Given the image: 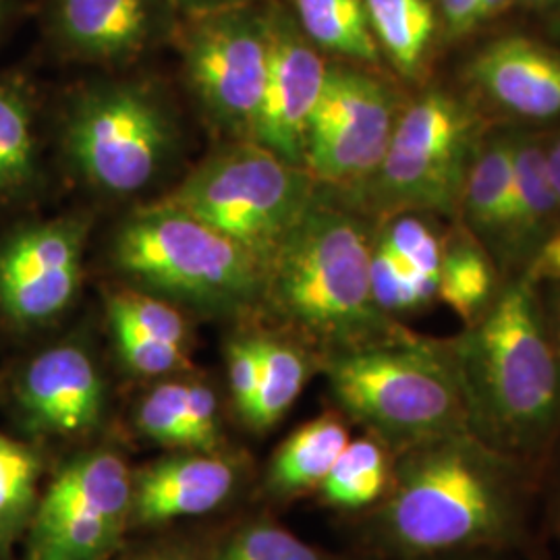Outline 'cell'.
<instances>
[{
	"label": "cell",
	"mask_w": 560,
	"mask_h": 560,
	"mask_svg": "<svg viewBox=\"0 0 560 560\" xmlns=\"http://www.w3.org/2000/svg\"><path fill=\"white\" fill-rule=\"evenodd\" d=\"M260 2H264V0H175L179 13H185L187 18H198V15H208V13L237 9V7H249V4H260Z\"/></svg>",
	"instance_id": "cell-36"
},
{
	"label": "cell",
	"mask_w": 560,
	"mask_h": 560,
	"mask_svg": "<svg viewBox=\"0 0 560 560\" xmlns=\"http://www.w3.org/2000/svg\"><path fill=\"white\" fill-rule=\"evenodd\" d=\"M44 180L38 102L25 75L0 73V212L34 200Z\"/></svg>",
	"instance_id": "cell-19"
},
{
	"label": "cell",
	"mask_w": 560,
	"mask_h": 560,
	"mask_svg": "<svg viewBox=\"0 0 560 560\" xmlns=\"http://www.w3.org/2000/svg\"><path fill=\"white\" fill-rule=\"evenodd\" d=\"M189 20L180 34L187 85L217 129L235 140H249L268 71L266 4Z\"/></svg>",
	"instance_id": "cell-11"
},
{
	"label": "cell",
	"mask_w": 560,
	"mask_h": 560,
	"mask_svg": "<svg viewBox=\"0 0 560 560\" xmlns=\"http://www.w3.org/2000/svg\"><path fill=\"white\" fill-rule=\"evenodd\" d=\"M11 13H13V2L11 0H0V34L4 32L7 23L11 20Z\"/></svg>",
	"instance_id": "cell-43"
},
{
	"label": "cell",
	"mask_w": 560,
	"mask_h": 560,
	"mask_svg": "<svg viewBox=\"0 0 560 560\" xmlns=\"http://www.w3.org/2000/svg\"><path fill=\"white\" fill-rule=\"evenodd\" d=\"M400 110L386 81L355 62H328L307 127L305 168L339 200H351L381 166Z\"/></svg>",
	"instance_id": "cell-9"
},
{
	"label": "cell",
	"mask_w": 560,
	"mask_h": 560,
	"mask_svg": "<svg viewBox=\"0 0 560 560\" xmlns=\"http://www.w3.org/2000/svg\"><path fill=\"white\" fill-rule=\"evenodd\" d=\"M525 272L536 282H560V222Z\"/></svg>",
	"instance_id": "cell-34"
},
{
	"label": "cell",
	"mask_w": 560,
	"mask_h": 560,
	"mask_svg": "<svg viewBox=\"0 0 560 560\" xmlns=\"http://www.w3.org/2000/svg\"><path fill=\"white\" fill-rule=\"evenodd\" d=\"M90 221L80 214L21 221L0 235V324L36 335L80 295Z\"/></svg>",
	"instance_id": "cell-12"
},
{
	"label": "cell",
	"mask_w": 560,
	"mask_h": 560,
	"mask_svg": "<svg viewBox=\"0 0 560 560\" xmlns=\"http://www.w3.org/2000/svg\"><path fill=\"white\" fill-rule=\"evenodd\" d=\"M349 441L345 421L335 413L303 423L280 444L272 459L268 474L272 490L282 497H293L320 488Z\"/></svg>",
	"instance_id": "cell-21"
},
{
	"label": "cell",
	"mask_w": 560,
	"mask_h": 560,
	"mask_svg": "<svg viewBox=\"0 0 560 560\" xmlns=\"http://www.w3.org/2000/svg\"><path fill=\"white\" fill-rule=\"evenodd\" d=\"M226 363H229V384H231L235 407L247 420L260 390L261 370H264L261 337H241L233 340L226 351Z\"/></svg>",
	"instance_id": "cell-32"
},
{
	"label": "cell",
	"mask_w": 560,
	"mask_h": 560,
	"mask_svg": "<svg viewBox=\"0 0 560 560\" xmlns=\"http://www.w3.org/2000/svg\"><path fill=\"white\" fill-rule=\"evenodd\" d=\"M499 266L488 249L460 226L442 245L439 300L453 310L465 326L488 312L501 291Z\"/></svg>",
	"instance_id": "cell-22"
},
{
	"label": "cell",
	"mask_w": 560,
	"mask_h": 560,
	"mask_svg": "<svg viewBox=\"0 0 560 560\" xmlns=\"http://www.w3.org/2000/svg\"><path fill=\"white\" fill-rule=\"evenodd\" d=\"M381 55L405 80H418L436 32L430 0H363Z\"/></svg>",
	"instance_id": "cell-25"
},
{
	"label": "cell",
	"mask_w": 560,
	"mask_h": 560,
	"mask_svg": "<svg viewBox=\"0 0 560 560\" xmlns=\"http://www.w3.org/2000/svg\"><path fill=\"white\" fill-rule=\"evenodd\" d=\"M372 249L358 210L320 185L266 264L261 301L326 353L393 339L405 328L374 300Z\"/></svg>",
	"instance_id": "cell-3"
},
{
	"label": "cell",
	"mask_w": 560,
	"mask_h": 560,
	"mask_svg": "<svg viewBox=\"0 0 560 560\" xmlns=\"http://www.w3.org/2000/svg\"><path fill=\"white\" fill-rule=\"evenodd\" d=\"M60 145L71 171L104 196H136L159 179L179 145L166 102L140 81L80 90L62 115Z\"/></svg>",
	"instance_id": "cell-7"
},
{
	"label": "cell",
	"mask_w": 560,
	"mask_h": 560,
	"mask_svg": "<svg viewBox=\"0 0 560 560\" xmlns=\"http://www.w3.org/2000/svg\"><path fill=\"white\" fill-rule=\"evenodd\" d=\"M318 191L305 166L237 140L208 156L162 201L237 241L266 266Z\"/></svg>",
	"instance_id": "cell-8"
},
{
	"label": "cell",
	"mask_w": 560,
	"mask_h": 560,
	"mask_svg": "<svg viewBox=\"0 0 560 560\" xmlns=\"http://www.w3.org/2000/svg\"><path fill=\"white\" fill-rule=\"evenodd\" d=\"M122 560H201L194 550L180 548V546H154L148 550H141L138 555H131Z\"/></svg>",
	"instance_id": "cell-37"
},
{
	"label": "cell",
	"mask_w": 560,
	"mask_h": 560,
	"mask_svg": "<svg viewBox=\"0 0 560 560\" xmlns=\"http://www.w3.org/2000/svg\"><path fill=\"white\" fill-rule=\"evenodd\" d=\"M513 136V194L509 222L497 254L499 270L515 277L540 252L559 226L560 203L546 162V133L511 127Z\"/></svg>",
	"instance_id": "cell-17"
},
{
	"label": "cell",
	"mask_w": 560,
	"mask_h": 560,
	"mask_svg": "<svg viewBox=\"0 0 560 560\" xmlns=\"http://www.w3.org/2000/svg\"><path fill=\"white\" fill-rule=\"evenodd\" d=\"M113 261L150 295L208 314H233L264 300L261 260L166 201H156L120 224L113 240Z\"/></svg>",
	"instance_id": "cell-5"
},
{
	"label": "cell",
	"mask_w": 560,
	"mask_h": 560,
	"mask_svg": "<svg viewBox=\"0 0 560 560\" xmlns=\"http://www.w3.org/2000/svg\"><path fill=\"white\" fill-rule=\"evenodd\" d=\"M483 0H441L442 18L453 36H463L481 21Z\"/></svg>",
	"instance_id": "cell-35"
},
{
	"label": "cell",
	"mask_w": 560,
	"mask_h": 560,
	"mask_svg": "<svg viewBox=\"0 0 560 560\" xmlns=\"http://www.w3.org/2000/svg\"><path fill=\"white\" fill-rule=\"evenodd\" d=\"M525 7H532V9H546V7H560V0H517Z\"/></svg>",
	"instance_id": "cell-44"
},
{
	"label": "cell",
	"mask_w": 560,
	"mask_h": 560,
	"mask_svg": "<svg viewBox=\"0 0 560 560\" xmlns=\"http://www.w3.org/2000/svg\"><path fill=\"white\" fill-rule=\"evenodd\" d=\"M513 194V136L511 127L488 129L476 150L460 191V226L488 249L499 254L509 222Z\"/></svg>",
	"instance_id": "cell-20"
},
{
	"label": "cell",
	"mask_w": 560,
	"mask_h": 560,
	"mask_svg": "<svg viewBox=\"0 0 560 560\" xmlns=\"http://www.w3.org/2000/svg\"><path fill=\"white\" fill-rule=\"evenodd\" d=\"M261 351L260 390L247 421L258 430H268L279 423L300 399L310 378V358L298 345L275 337H261Z\"/></svg>",
	"instance_id": "cell-27"
},
{
	"label": "cell",
	"mask_w": 560,
	"mask_h": 560,
	"mask_svg": "<svg viewBox=\"0 0 560 560\" xmlns=\"http://www.w3.org/2000/svg\"><path fill=\"white\" fill-rule=\"evenodd\" d=\"M120 360L141 376H162L187 365L185 347L148 337L119 322H110Z\"/></svg>",
	"instance_id": "cell-31"
},
{
	"label": "cell",
	"mask_w": 560,
	"mask_h": 560,
	"mask_svg": "<svg viewBox=\"0 0 560 560\" xmlns=\"http://www.w3.org/2000/svg\"><path fill=\"white\" fill-rule=\"evenodd\" d=\"M42 471L38 446L0 430V560H11L25 540L40 502Z\"/></svg>",
	"instance_id": "cell-24"
},
{
	"label": "cell",
	"mask_w": 560,
	"mask_h": 560,
	"mask_svg": "<svg viewBox=\"0 0 560 560\" xmlns=\"http://www.w3.org/2000/svg\"><path fill=\"white\" fill-rule=\"evenodd\" d=\"M266 20L268 71L249 140L284 161L305 166L307 127L320 101L328 60L279 2H266Z\"/></svg>",
	"instance_id": "cell-14"
},
{
	"label": "cell",
	"mask_w": 560,
	"mask_h": 560,
	"mask_svg": "<svg viewBox=\"0 0 560 560\" xmlns=\"http://www.w3.org/2000/svg\"><path fill=\"white\" fill-rule=\"evenodd\" d=\"M548 520H550V527L560 541V467L552 481L550 488V499H548Z\"/></svg>",
	"instance_id": "cell-40"
},
{
	"label": "cell",
	"mask_w": 560,
	"mask_h": 560,
	"mask_svg": "<svg viewBox=\"0 0 560 560\" xmlns=\"http://www.w3.org/2000/svg\"><path fill=\"white\" fill-rule=\"evenodd\" d=\"M446 345L469 432L529 467L548 457L560 444V355L540 282L502 280L488 312Z\"/></svg>",
	"instance_id": "cell-2"
},
{
	"label": "cell",
	"mask_w": 560,
	"mask_h": 560,
	"mask_svg": "<svg viewBox=\"0 0 560 560\" xmlns=\"http://www.w3.org/2000/svg\"><path fill=\"white\" fill-rule=\"evenodd\" d=\"M185 423L189 448L210 453L219 442V402L210 386L185 384Z\"/></svg>",
	"instance_id": "cell-33"
},
{
	"label": "cell",
	"mask_w": 560,
	"mask_h": 560,
	"mask_svg": "<svg viewBox=\"0 0 560 560\" xmlns=\"http://www.w3.org/2000/svg\"><path fill=\"white\" fill-rule=\"evenodd\" d=\"M293 20L320 52L374 67L381 48L370 30L363 0H291Z\"/></svg>",
	"instance_id": "cell-23"
},
{
	"label": "cell",
	"mask_w": 560,
	"mask_h": 560,
	"mask_svg": "<svg viewBox=\"0 0 560 560\" xmlns=\"http://www.w3.org/2000/svg\"><path fill=\"white\" fill-rule=\"evenodd\" d=\"M481 101L520 122L560 120V52L523 36L492 40L465 67Z\"/></svg>",
	"instance_id": "cell-16"
},
{
	"label": "cell",
	"mask_w": 560,
	"mask_h": 560,
	"mask_svg": "<svg viewBox=\"0 0 560 560\" xmlns=\"http://www.w3.org/2000/svg\"><path fill=\"white\" fill-rule=\"evenodd\" d=\"M212 560H339L272 523L237 532Z\"/></svg>",
	"instance_id": "cell-28"
},
{
	"label": "cell",
	"mask_w": 560,
	"mask_h": 560,
	"mask_svg": "<svg viewBox=\"0 0 560 560\" xmlns=\"http://www.w3.org/2000/svg\"><path fill=\"white\" fill-rule=\"evenodd\" d=\"M381 502L382 541L402 559L502 552L525 538L529 465L460 432L399 453Z\"/></svg>",
	"instance_id": "cell-1"
},
{
	"label": "cell",
	"mask_w": 560,
	"mask_h": 560,
	"mask_svg": "<svg viewBox=\"0 0 560 560\" xmlns=\"http://www.w3.org/2000/svg\"><path fill=\"white\" fill-rule=\"evenodd\" d=\"M175 0H46L44 32L62 59L125 65L177 27Z\"/></svg>",
	"instance_id": "cell-15"
},
{
	"label": "cell",
	"mask_w": 560,
	"mask_h": 560,
	"mask_svg": "<svg viewBox=\"0 0 560 560\" xmlns=\"http://www.w3.org/2000/svg\"><path fill=\"white\" fill-rule=\"evenodd\" d=\"M390 448L374 436L349 441L320 483L324 501L342 511H360L381 502L393 480Z\"/></svg>",
	"instance_id": "cell-26"
},
{
	"label": "cell",
	"mask_w": 560,
	"mask_h": 560,
	"mask_svg": "<svg viewBox=\"0 0 560 560\" xmlns=\"http://www.w3.org/2000/svg\"><path fill=\"white\" fill-rule=\"evenodd\" d=\"M486 131L474 102L446 90L423 92L402 104L381 166L345 203L384 219L457 217L463 183Z\"/></svg>",
	"instance_id": "cell-6"
},
{
	"label": "cell",
	"mask_w": 560,
	"mask_h": 560,
	"mask_svg": "<svg viewBox=\"0 0 560 560\" xmlns=\"http://www.w3.org/2000/svg\"><path fill=\"white\" fill-rule=\"evenodd\" d=\"M324 374L342 413L395 455L469 432L446 340L402 330L393 339L326 353Z\"/></svg>",
	"instance_id": "cell-4"
},
{
	"label": "cell",
	"mask_w": 560,
	"mask_h": 560,
	"mask_svg": "<svg viewBox=\"0 0 560 560\" xmlns=\"http://www.w3.org/2000/svg\"><path fill=\"white\" fill-rule=\"evenodd\" d=\"M546 162L560 203V129L546 136Z\"/></svg>",
	"instance_id": "cell-39"
},
{
	"label": "cell",
	"mask_w": 560,
	"mask_h": 560,
	"mask_svg": "<svg viewBox=\"0 0 560 560\" xmlns=\"http://www.w3.org/2000/svg\"><path fill=\"white\" fill-rule=\"evenodd\" d=\"M133 474L113 451L62 465L40 494L23 560H108L131 521Z\"/></svg>",
	"instance_id": "cell-10"
},
{
	"label": "cell",
	"mask_w": 560,
	"mask_h": 560,
	"mask_svg": "<svg viewBox=\"0 0 560 560\" xmlns=\"http://www.w3.org/2000/svg\"><path fill=\"white\" fill-rule=\"evenodd\" d=\"M511 2L515 0H483L481 2V21L492 18V15H499L502 9H506Z\"/></svg>",
	"instance_id": "cell-41"
},
{
	"label": "cell",
	"mask_w": 560,
	"mask_h": 560,
	"mask_svg": "<svg viewBox=\"0 0 560 560\" xmlns=\"http://www.w3.org/2000/svg\"><path fill=\"white\" fill-rule=\"evenodd\" d=\"M110 322L125 324L154 339L185 347L187 324L171 301L150 293H119L108 301Z\"/></svg>",
	"instance_id": "cell-29"
},
{
	"label": "cell",
	"mask_w": 560,
	"mask_h": 560,
	"mask_svg": "<svg viewBox=\"0 0 560 560\" xmlns=\"http://www.w3.org/2000/svg\"><path fill=\"white\" fill-rule=\"evenodd\" d=\"M544 310H546L548 326H550V332H552V339H555L560 355V282L550 284V293L544 300Z\"/></svg>",
	"instance_id": "cell-38"
},
{
	"label": "cell",
	"mask_w": 560,
	"mask_h": 560,
	"mask_svg": "<svg viewBox=\"0 0 560 560\" xmlns=\"http://www.w3.org/2000/svg\"><path fill=\"white\" fill-rule=\"evenodd\" d=\"M425 560H504L501 552H467V555H448V557H436Z\"/></svg>",
	"instance_id": "cell-42"
},
{
	"label": "cell",
	"mask_w": 560,
	"mask_h": 560,
	"mask_svg": "<svg viewBox=\"0 0 560 560\" xmlns=\"http://www.w3.org/2000/svg\"><path fill=\"white\" fill-rule=\"evenodd\" d=\"M7 395L30 441H69L98 425L106 388L90 349L80 340L65 339L20 361Z\"/></svg>",
	"instance_id": "cell-13"
},
{
	"label": "cell",
	"mask_w": 560,
	"mask_h": 560,
	"mask_svg": "<svg viewBox=\"0 0 560 560\" xmlns=\"http://www.w3.org/2000/svg\"><path fill=\"white\" fill-rule=\"evenodd\" d=\"M233 486V467L200 451L152 463L133 476L131 521L164 523L210 513Z\"/></svg>",
	"instance_id": "cell-18"
},
{
	"label": "cell",
	"mask_w": 560,
	"mask_h": 560,
	"mask_svg": "<svg viewBox=\"0 0 560 560\" xmlns=\"http://www.w3.org/2000/svg\"><path fill=\"white\" fill-rule=\"evenodd\" d=\"M141 432L168 446H187L185 423V384L164 382L141 400L138 411Z\"/></svg>",
	"instance_id": "cell-30"
},
{
	"label": "cell",
	"mask_w": 560,
	"mask_h": 560,
	"mask_svg": "<svg viewBox=\"0 0 560 560\" xmlns=\"http://www.w3.org/2000/svg\"><path fill=\"white\" fill-rule=\"evenodd\" d=\"M552 32H555V36L557 38H560V7H559V13L555 15V20H552Z\"/></svg>",
	"instance_id": "cell-45"
}]
</instances>
